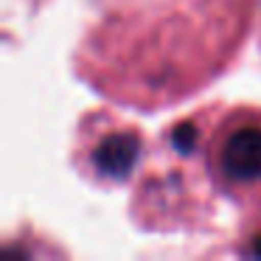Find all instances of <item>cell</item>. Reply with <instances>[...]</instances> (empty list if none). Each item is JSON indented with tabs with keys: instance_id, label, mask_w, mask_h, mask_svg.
Returning a JSON list of instances; mask_svg holds the SVG:
<instances>
[{
	"instance_id": "3957f363",
	"label": "cell",
	"mask_w": 261,
	"mask_h": 261,
	"mask_svg": "<svg viewBox=\"0 0 261 261\" xmlns=\"http://www.w3.org/2000/svg\"><path fill=\"white\" fill-rule=\"evenodd\" d=\"M191 141H194V129L188 124L174 132V146L180 149V152H188V149H191Z\"/></svg>"
},
{
	"instance_id": "6da1fadb",
	"label": "cell",
	"mask_w": 261,
	"mask_h": 261,
	"mask_svg": "<svg viewBox=\"0 0 261 261\" xmlns=\"http://www.w3.org/2000/svg\"><path fill=\"white\" fill-rule=\"evenodd\" d=\"M219 166L227 180L258 182L261 180V126H242L230 132L219 149Z\"/></svg>"
},
{
	"instance_id": "7a4b0ae2",
	"label": "cell",
	"mask_w": 261,
	"mask_h": 261,
	"mask_svg": "<svg viewBox=\"0 0 261 261\" xmlns=\"http://www.w3.org/2000/svg\"><path fill=\"white\" fill-rule=\"evenodd\" d=\"M141 154V141L132 132H115L107 135L93 152V166L98 174L113 177V180H124L132 171V166L138 163Z\"/></svg>"
}]
</instances>
